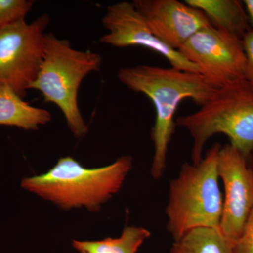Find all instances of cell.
Instances as JSON below:
<instances>
[{
    "mask_svg": "<svg viewBox=\"0 0 253 253\" xmlns=\"http://www.w3.org/2000/svg\"><path fill=\"white\" fill-rule=\"evenodd\" d=\"M49 23V15L43 14L31 23L22 20L0 30V86L23 99L41 70Z\"/></svg>",
    "mask_w": 253,
    "mask_h": 253,
    "instance_id": "obj_6",
    "label": "cell"
},
{
    "mask_svg": "<svg viewBox=\"0 0 253 253\" xmlns=\"http://www.w3.org/2000/svg\"><path fill=\"white\" fill-rule=\"evenodd\" d=\"M242 42L246 56L245 79L253 86V30L245 34Z\"/></svg>",
    "mask_w": 253,
    "mask_h": 253,
    "instance_id": "obj_17",
    "label": "cell"
},
{
    "mask_svg": "<svg viewBox=\"0 0 253 253\" xmlns=\"http://www.w3.org/2000/svg\"><path fill=\"white\" fill-rule=\"evenodd\" d=\"M118 78L128 89L145 95L154 104L156 118L151 138L154 155L151 174L158 180L166 171L168 149L176 126L174 118L178 106L184 100L191 99L201 107L219 88L199 73L150 65L121 68Z\"/></svg>",
    "mask_w": 253,
    "mask_h": 253,
    "instance_id": "obj_1",
    "label": "cell"
},
{
    "mask_svg": "<svg viewBox=\"0 0 253 253\" xmlns=\"http://www.w3.org/2000/svg\"><path fill=\"white\" fill-rule=\"evenodd\" d=\"M131 168L130 156H121L109 166L92 169L66 156L44 174L23 178L21 186L62 209L84 207L98 212L121 190Z\"/></svg>",
    "mask_w": 253,
    "mask_h": 253,
    "instance_id": "obj_2",
    "label": "cell"
},
{
    "mask_svg": "<svg viewBox=\"0 0 253 253\" xmlns=\"http://www.w3.org/2000/svg\"><path fill=\"white\" fill-rule=\"evenodd\" d=\"M184 2L204 12L214 28L241 39L251 29L242 1L185 0Z\"/></svg>",
    "mask_w": 253,
    "mask_h": 253,
    "instance_id": "obj_11",
    "label": "cell"
},
{
    "mask_svg": "<svg viewBox=\"0 0 253 253\" xmlns=\"http://www.w3.org/2000/svg\"><path fill=\"white\" fill-rule=\"evenodd\" d=\"M217 170L224 190L220 230L235 244L253 208V171L248 158L230 144L221 146Z\"/></svg>",
    "mask_w": 253,
    "mask_h": 253,
    "instance_id": "obj_8",
    "label": "cell"
},
{
    "mask_svg": "<svg viewBox=\"0 0 253 253\" xmlns=\"http://www.w3.org/2000/svg\"><path fill=\"white\" fill-rule=\"evenodd\" d=\"M178 51L217 87L246 80L242 39L214 26L197 32Z\"/></svg>",
    "mask_w": 253,
    "mask_h": 253,
    "instance_id": "obj_7",
    "label": "cell"
},
{
    "mask_svg": "<svg viewBox=\"0 0 253 253\" xmlns=\"http://www.w3.org/2000/svg\"><path fill=\"white\" fill-rule=\"evenodd\" d=\"M176 124L192 137L194 164L202 159L206 142L218 134L227 136L248 158L253 149V86L243 80L219 88L196 112L176 118Z\"/></svg>",
    "mask_w": 253,
    "mask_h": 253,
    "instance_id": "obj_5",
    "label": "cell"
},
{
    "mask_svg": "<svg viewBox=\"0 0 253 253\" xmlns=\"http://www.w3.org/2000/svg\"><path fill=\"white\" fill-rule=\"evenodd\" d=\"M248 162H249L250 167L251 168L253 171V149L251 151V154H249V157H248Z\"/></svg>",
    "mask_w": 253,
    "mask_h": 253,
    "instance_id": "obj_19",
    "label": "cell"
},
{
    "mask_svg": "<svg viewBox=\"0 0 253 253\" xmlns=\"http://www.w3.org/2000/svg\"><path fill=\"white\" fill-rule=\"evenodd\" d=\"M234 253H253V208L234 246Z\"/></svg>",
    "mask_w": 253,
    "mask_h": 253,
    "instance_id": "obj_16",
    "label": "cell"
},
{
    "mask_svg": "<svg viewBox=\"0 0 253 253\" xmlns=\"http://www.w3.org/2000/svg\"><path fill=\"white\" fill-rule=\"evenodd\" d=\"M151 232L142 226H128L121 236L101 241L73 240V247L80 253H136Z\"/></svg>",
    "mask_w": 253,
    "mask_h": 253,
    "instance_id": "obj_13",
    "label": "cell"
},
{
    "mask_svg": "<svg viewBox=\"0 0 253 253\" xmlns=\"http://www.w3.org/2000/svg\"><path fill=\"white\" fill-rule=\"evenodd\" d=\"M101 64L97 53L75 49L68 40L59 39L52 33L44 34L42 63L30 89L39 91L44 102L58 106L78 139L88 131L78 106L80 86L89 73L100 71Z\"/></svg>",
    "mask_w": 253,
    "mask_h": 253,
    "instance_id": "obj_4",
    "label": "cell"
},
{
    "mask_svg": "<svg viewBox=\"0 0 253 253\" xmlns=\"http://www.w3.org/2000/svg\"><path fill=\"white\" fill-rule=\"evenodd\" d=\"M242 3L249 18L250 27L253 30V0H244Z\"/></svg>",
    "mask_w": 253,
    "mask_h": 253,
    "instance_id": "obj_18",
    "label": "cell"
},
{
    "mask_svg": "<svg viewBox=\"0 0 253 253\" xmlns=\"http://www.w3.org/2000/svg\"><path fill=\"white\" fill-rule=\"evenodd\" d=\"M51 121L49 111L31 106L9 88L0 86V126L38 130Z\"/></svg>",
    "mask_w": 253,
    "mask_h": 253,
    "instance_id": "obj_12",
    "label": "cell"
},
{
    "mask_svg": "<svg viewBox=\"0 0 253 253\" xmlns=\"http://www.w3.org/2000/svg\"><path fill=\"white\" fill-rule=\"evenodd\" d=\"M221 146L212 145L198 164L184 163L169 182L166 214L174 241L199 228L220 229L223 196L217 163Z\"/></svg>",
    "mask_w": 253,
    "mask_h": 253,
    "instance_id": "obj_3",
    "label": "cell"
},
{
    "mask_svg": "<svg viewBox=\"0 0 253 253\" xmlns=\"http://www.w3.org/2000/svg\"><path fill=\"white\" fill-rule=\"evenodd\" d=\"M234 246L220 229L199 228L174 241L170 253H234Z\"/></svg>",
    "mask_w": 253,
    "mask_h": 253,
    "instance_id": "obj_14",
    "label": "cell"
},
{
    "mask_svg": "<svg viewBox=\"0 0 253 253\" xmlns=\"http://www.w3.org/2000/svg\"><path fill=\"white\" fill-rule=\"evenodd\" d=\"M33 4L31 0H0V30L25 20Z\"/></svg>",
    "mask_w": 253,
    "mask_h": 253,
    "instance_id": "obj_15",
    "label": "cell"
},
{
    "mask_svg": "<svg viewBox=\"0 0 253 253\" xmlns=\"http://www.w3.org/2000/svg\"><path fill=\"white\" fill-rule=\"evenodd\" d=\"M101 22L108 32L100 38V42L116 48L141 46L161 55L171 67L201 74L197 66L154 34L133 2L121 1L108 6Z\"/></svg>",
    "mask_w": 253,
    "mask_h": 253,
    "instance_id": "obj_9",
    "label": "cell"
},
{
    "mask_svg": "<svg viewBox=\"0 0 253 253\" xmlns=\"http://www.w3.org/2000/svg\"><path fill=\"white\" fill-rule=\"evenodd\" d=\"M132 2L154 34L177 51L197 32L212 26L201 10L177 0H134Z\"/></svg>",
    "mask_w": 253,
    "mask_h": 253,
    "instance_id": "obj_10",
    "label": "cell"
}]
</instances>
